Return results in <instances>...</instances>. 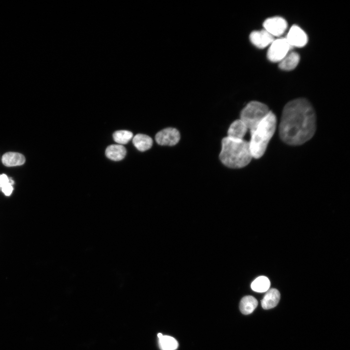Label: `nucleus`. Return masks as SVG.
Returning a JSON list of instances; mask_svg holds the SVG:
<instances>
[{
	"instance_id": "nucleus-1",
	"label": "nucleus",
	"mask_w": 350,
	"mask_h": 350,
	"mask_svg": "<svg viewBox=\"0 0 350 350\" xmlns=\"http://www.w3.org/2000/svg\"><path fill=\"white\" fill-rule=\"evenodd\" d=\"M316 126V115L311 103L304 98L296 99L283 108L279 125L280 137L287 144L299 145L313 137Z\"/></svg>"
},
{
	"instance_id": "nucleus-2",
	"label": "nucleus",
	"mask_w": 350,
	"mask_h": 350,
	"mask_svg": "<svg viewBox=\"0 0 350 350\" xmlns=\"http://www.w3.org/2000/svg\"><path fill=\"white\" fill-rule=\"evenodd\" d=\"M219 158L229 168H241L246 166L252 158L249 142L228 137L224 138L222 140Z\"/></svg>"
},
{
	"instance_id": "nucleus-3",
	"label": "nucleus",
	"mask_w": 350,
	"mask_h": 350,
	"mask_svg": "<svg viewBox=\"0 0 350 350\" xmlns=\"http://www.w3.org/2000/svg\"><path fill=\"white\" fill-rule=\"evenodd\" d=\"M277 125L275 115L270 111L267 115L250 132L249 148L252 158H259L265 153L275 133Z\"/></svg>"
},
{
	"instance_id": "nucleus-4",
	"label": "nucleus",
	"mask_w": 350,
	"mask_h": 350,
	"mask_svg": "<svg viewBox=\"0 0 350 350\" xmlns=\"http://www.w3.org/2000/svg\"><path fill=\"white\" fill-rule=\"evenodd\" d=\"M270 111L268 107L264 104L252 101L242 109L240 119L250 131L256 127Z\"/></svg>"
},
{
	"instance_id": "nucleus-5",
	"label": "nucleus",
	"mask_w": 350,
	"mask_h": 350,
	"mask_svg": "<svg viewBox=\"0 0 350 350\" xmlns=\"http://www.w3.org/2000/svg\"><path fill=\"white\" fill-rule=\"evenodd\" d=\"M269 46L267 57L268 60L273 62H280L292 48L285 38L274 39Z\"/></svg>"
},
{
	"instance_id": "nucleus-6",
	"label": "nucleus",
	"mask_w": 350,
	"mask_h": 350,
	"mask_svg": "<svg viewBox=\"0 0 350 350\" xmlns=\"http://www.w3.org/2000/svg\"><path fill=\"white\" fill-rule=\"evenodd\" d=\"M264 29L274 37L281 35L287 28V23L285 19L280 17H274L267 18L263 22Z\"/></svg>"
},
{
	"instance_id": "nucleus-7",
	"label": "nucleus",
	"mask_w": 350,
	"mask_h": 350,
	"mask_svg": "<svg viewBox=\"0 0 350 350\" xmlns=\"http://www.w3.org/2000/svg\"><path fill=\"white\" fill-rule=\"evenodd\" d=\"M180 138V133L176 129L169 127L158 132L155 140L160 145L173 146L178 142Z\"/></svg>"
},
{
	"instance_id": "nucleus-8",
	"label": "nucleus",
	"mask_w": 350,
	"mask_h": 350,
	"mask_svg": "<svg viewBox=\"0 0 350 350\" xmlns=\"http://www.w3.org/2000/svg\"><path fill=\"white\" fill-rule=\"evenodd\" d=\"M285 39L291 47H302L308 42L307 34L296 25H293L290 28Z\"/></svg>"
},
{
	"instance_id": "nucleus-9",
	"label": "nucleus",
	"mask_w": 350,
	"mask_h": 350,
	"mask_svg": "<svg viewBox=\"0 0 350 350\" xmlns=\"http://www.w3.org/2000/svg\"><path fill=\"white\" fill-rule=\"evenodd\" d=\"M249 39L255 46L260 49L269 46L274 40V37L264 29L252 32Z\"/></svg>"
},
{
	"instance_id": "nucleus-10",
	"label": "nucleus",
	"mask_w": 350,
	"mask_h": 350,
	"mask_svg": "<svg viewBox=\"0 0 350 350\" xmlns=\"http://www.w3.org/2000/svg\"><path fill=\"white\" fill-rule=\"evenodd\" d=\"M248 129L240 119L235 120L230 125L228 130V136L236 140H244Z\"/></svg>"
},
{
	"instance_id": "nucleus-11",
	"label": "nucleus",
	"mask_w": 350,
	"mask_h": 350,
	"mask_svg": "<svg viewBox=\"0 0 350 350\" xmlns=\"http://www.w3.org/2000/svg\"><path fill=\"white\" fill-rule=\"evenodd\" d=\"M280 299V293L275 289L268 290L264 296L262 302V306L264 309H270L276 306Z\"/></svg>"
},
{
	"instance_id": "nucleus-12",
	"label": "nucleus",
	"mask_w": 350,
	"mask_h": 350,
	"mask_svg": "<svg viewBox=\"0 0 350 350\" xmlns=\"http://www.w3.org/2000/svg\"><path fill=\"white\" fill-rule=\"evenodd\" d=\"M1 161L3 164L7 167L20 166L25 163V158L20 153L9 152L2 156Z\"/></svg>"
},
{
	"instance_id": "nucleus-13",
	"label": "nucleus",
	"mask_w": 350,
	"mask_h": 350,
	"mask_svg": "<svg viewBox=\"0 0 350 350\" xmlns=\"http://www.w3.org/2000/svg\"><path fill=\"white\" fill-rule=\"evenodd\" d=\"M299 60L298 53L295 52H289L279 62V68L284 70H292L298 66Z\"/></svg>"
},
{
	"instance_id": "nucleus-14",
	"label": "nucleus",
	"mask_w": 350,
	"mask_h": 350,
	"mask_svg": "<svg viewBox=\"0 0 350 350\" xmlns=\"http://www.w3.org/2000/svg\"><path fill=\"white\" fill-rule=\"evenodd\" d=\"M126 153L124 146L120 144H112L105 150V155L110 159L119 161L122 159Z\"/></svg>"
},
{
	"instance_id": "nucleus-15",
	"label": "nucleus",
	"mask_w": 350,
	"mask_h": 350,
	"mask_svg": "<svg viewBox=\"0 0 350 350\" xmlns=\"http://www.w3.org/2000/svg\"><path fill=\"white\" fill-rule=\"evenodd\" d=\"M133 143L138 150L143 152L152 147L153 140L146 135L138 134L134 137Z\"/></svg>"
},
{
	"instance_id": "nucleus-16",
	"label": "nucleus",
	"mask_w": 350,
	"mask_h": 350,
	"mask_svg": "<svg viewBox=\"0 0 350 350\" xmlns=\"http://www.w3.org/2000/svg\"><path fill=\"white\" fill-rule=\"evenodd\" d=\"M258 305L257 300L251 296L242 298L240 303V310L242 314L248 315L252 313Z\"/></svg>"
},
{
	"instance_id": "nucleus-17",
	"label": "nucleus",
	"mask_w": 350,
	"mask_h": 350,
	"mask_svg": "<svg viewBox=\"0 0 350 350\" xmlns=\"http://www.w3.org/2000/svg\"><path fill=\"white\" fill-rule=\"evenodd\" d=\"M159 347L161 350H175L178 344L176 340L170 336L163 335L162 333L158 334Z\"/></svg>"
},
{
	"instance_id": "nucleus-18",
	"label": "nucleus",
	"mask_w": 350,
	"mask_h": 350,
	"mask_svg": "<svg viewBox=\"0 0 350 350\" xmlns=\"http://www.w3.org/2000/svg\"><path fill=\"white\" fill-rule=\"evenodd\" d=\"M270 282L268 278L265 276H259L255 279L251 284V289L257 292H264L269 289Z\"/></svg>"
},
{
	"instance_id": "nucleus-19",
	"label": "nucleus",
	"mask_w": 350,
	"mask_h": 350,
	"mask_svg": "<svg viewBox=\"0 0 350 350\" xmlns=\"http://www.w3.org/2000/svg\"><path fill=\"white\" fill-rule=\"evenodd\" d=\"M14 181L9 178L5 174L0 175V189L6 196H9L13 190V185Z\"/></svg>"
},
{
	"instance_id": "nucleus-20",
	"label": "nucleus",
	"mask_w": 350,
	"mask_h": 350,
	"mask_svg": "<svg viewBox=\"0 0 350 350\" xmlns=\"http://www.w3.org/2000/svg\"><path fill=\"white\" fill-rule=\"evenodd\" d=\"M133 137V133L127 130H119L113 134V138L115 142L119 144L127 143Z\"/></svg>"
}]
</instances>
